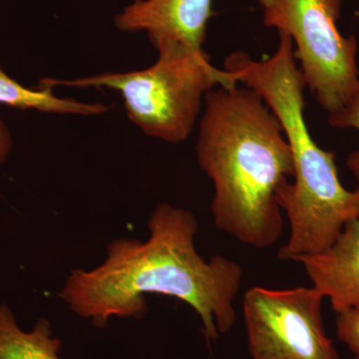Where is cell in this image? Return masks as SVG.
I'll return each instance as SVG.
<instances>
[{
	"label": "cell",
	"instance_id": "obj_1",
	"mask_svg": "<svg viewBox=\"0 0 359 359\" xmlns=\"http://www.w3.org/2000/svg\"><path fill=\"white\" fill-rule=\"evenodd\" d=\"M147 240L118 238L96 268L75 269L58 297L80 318L104 328L112 318L141 320L146 294L176 297L194 309L208 341L230 332L243 269L224 256L205 261L195 247L199 231L193 212L160 204L148 222Z\"/></svg>",
	"mask_w": 359,
	"mask_h": 359
},
{
	"label": "cell",
	"instance_id": "obj_2",
	"mask_svg": "<svg viewBox=\"0 0 359 359\" xmlns=\"http://www.w3.org/2000/svg\"><path fill=\"white\" fill-rule=\"evenodd\" d=\"M196 155L214 185L215 226L255 249L275 245L283 231L278 197L294 162L263 98L238 84L208 92Z\"/></svg>",
	"mask_w": 359,
	"mask_h": 359
},
{
	"label": "cell",
	"instance_id": "obj_3",
	"mask_svg": "<svg viewBox=\"0 0 359 359\" xmlns=\"http://www.w3.org/2000/svg\"><path fill=\"white\" fill-rule=\"evenodd\" d=\"M278 34L271 57L257 61L245 52H233L224 59V70L233 81L257 92L282 126L294 162V182L285 184L278 197L290 224L283 248L290 256L302 257L328 249L346 223L359 219V188H344L334 153L321 149L309 134L304 119L306 80L295 61L292 39Z\"/></svg>",
	"mask_w": 359,
	"mask_h": 359
},
{
	"label": "cell",
	"instance_id": "obj_4",
	"mask_svg": "<svg viewBox=\"0 0 359 359\" xmlns=\"http://www.w3.org/2000/svg\"><path fill=\"white\" fill-rule=\"evenodd\" d=\"M156 50L157 60L146 69L77 79L44 78L40 83L114 90L124 101L130 121L142 132L167 143H182L192 133L208 92L238 83L212 66L205 51L176 45Z\"/></svg>",
	"mask_w": 359,
	"mask_h": 359
},
{
	"label": "cell",
	"instance_id": "obj_5",
	"mask_svg": "<svg viewBox=\"0 0 359 359\" xmlns=\"http://www.w3.org/2000/svg\"><path fill=\"white\" fill-rule=\"evenodd\" d=\"M266 27L295 44L306 87L328 114L341 109L358 89V41L337 27L342 0H259Z\"/></svg>",
	"mask_w": 359,
	"mask_h": 359
},
{
	"label": "cell",
	"instance_id": "obj_6",
	"mask_svg": "<svg viewBox=\"0 0 359 359\" xmlns=\"http://www.w3.org/2000/svg\"><path fill=\"white\" fill-rule=\"evenodd\" d=\"M323 297L313 287H252L244 297L252 359H340L323 325Z\"/></svg>",
	"mask_w": 359,
	"mask_h": 359
},
{
	"label": "cell",
	"instance_id": "obj_7",
	"mask_svg": "<svg viewBox=\"0 0 359 359\" xmlns=\"http://www.w3.org/2000/svg\"><path fill=\"white\" fill-rule=\"evenodd\" d=\"M212 0H134L115 16L122 32H145L156 49L169 45L204 51Z\"/></svg>",
	"mask_w": 359,
	"mask_h": 359
},
{
	"label": "cell",
	"instance_id": "obj_8",
	"mask_svg": "<svg viewBox=\"0 0 359 359\" xmlns=\"http://www.w3.org/2000/svg\"><path fill=\"white\" fill-rule=\"evenodd\" d=\"M297 262L304 266L314 289L330 299L335 313L359 311V219L346 223L328 249Z\"/></svg>",
	"mask_w": 359,
	"mask_h": 359
},
{
	"label": "cell",
	"instance_id": "obj_9",
	"mask_svg": "<svg viewBox=\"0 0 359 359\" xmlns=\"http://www.w3.org/2000/svg\"><path fill=\"white\" fill-rule=\"evenodd\" d=\"M53 89L42 83L36 88L23 86L9 76L0 65V105L20 110L80 116L101 115L110 109L109 106L101 103H85L72 98H62L54 94Z\"/></svg>",
	"mask_w": 359,
	"mask_h": 359
},
{
	"label": "cell",
	"instance_id": "obj_10",
	"mask_svg": "<svg viewBox=\"0 0 359 359\" xmlns=\"http://www.w3.org/2000/svg\"><path fill=\"white\" fill-rule=\"evenodd\" d=\"M60 347L48 320L41 318L32 330H22L11 309L0 304V359H61Z\"/></svg>",
	"mask_w": 359,
	"mask_h": 359
},
{
	"label": "cell",
	"instance_id": "obj_11",
	"mask_svg": "<svg viewBox=\"0 0 359 359\" xmlns=\"http://www.w3.org/2000/svg\"><path fill=\"white\" fill-rule=\"evenodd\" d=\"M328 123L334 128H353L359 131V83L348 102L341 109L328 114ZM346 165L359 182V150L349 154Z\"/></svg>",
	"mask_w": 359,
	"mask_h": 359
},
{
	"label": "cell",
	"instance_id": "obj_12",
	"mask_svg": "<svg viewBox=\"0 0 359 359\" xmlns=\"http://www.w3.org/2000/svg\"><path fill=\"white\" fill-rule=\"evenodd\" d=\"M335 328L337 337L342 344L353 351L354 355H359V311L354 309H344L337 313Z\"/></svg>",
	"mask_w": 359,
	"mask_h": 359
},
{
	"label": "cell",
	"instance_id": "obj_13",
	"mask_svg": "<svg viewBox=\"0 0 359 359\" xmlns=\"http://www.w3.org/2000/svg\"><path fill=\"white\" fill-rule=\"evenodd\" d=\"M13 141L6 123L0 119V165L6 162L13 150Z\"/></svg>",
	"mask_w": 359,
	"mask_h": 359
},
{
	"label": "cell",
	"instance_id": "obj_14",
	"mask_svg": "<svg viewBox=\"0 0 359 359\" xmlns=\"http://www.w3.org/2000/svg\"><path fill=\"white\" fill-rule=\"evenodd\" d=\"M353 359H359V355H354Z\"/></svg>",
	"mask_w": 359,
	"mask_h": 359
}]
</instances>
